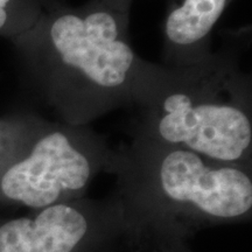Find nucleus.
Instances as JSON below:
<instances>
[{"label":"nucleus","mask_w":252,"mask_h":252,"mask_svg":"<svg viewBox=\"0 0 252 252\" xmlns=\"http://www.w3.org/2000/svg\"><path fill=\"white\" fill-rule=\"evenodd\" d=\"M134 106L137 139L231 165L250 156L251 77L234 49L180 67L153 63Z\"/></svg>","instance_id":"obj_1"},{"label":"nucleus","mask_w":252,"mask_h":252,"mask_svg":"<svg viewBox=\"0 0 252 252\" xmlns=\"http://www.w3.org/2000/svg\"><path fill=\"white\" fill-rule=\"evenodd\" d=\"M131 5L89 0L55 6L46 15L45 47L52 99L67 124L88 126L122 106L134 105L153 63L131 42Z\"/></svg>","instance_id":"obj_2"},{"label":"nucleus","mask_w":252,"mask_h":252,"mask_svg":"<svg viewBox=\"0 0 252 252\" xmlns=\"http://www.w3.org/2000/svg\"><path fill=\"white\" fill-rule=\"evenodd\" d=\"M102 147L88 126L50 125L28 154L6 169L0 190L8 200L46 208L83 190L94 174V153Z\"/></svg>","instance_id":"obj_3"},{"label":"nucleus","mask_w":252,"mask_h":252,"mask_svg":"<svg viewBox=\"0 0 252 252\" xmlns=\"http://www.w3.org/2000/svg\"><path fill=\"white\" fill-rule=\"evenodd\" d=\"M144 143L157 156L153 178L169 202L216 219H236L250 212L251 176L239 165L214 161L180 147Z\"/></svg>","instance_id":"obj_4"},{"label":"nucleus","mask_w":252,"mask_h":252,"mask_svg":"<svg viewBox=\"0 0 252 252\" xmlns=\"http://www.w3.org/2000/svg\"><path fill=\"white\" fill-rule=\"evenodd\" d=\"M88 228L80 209L55 203L33 219L20 217L0 225V252H72Z\"/></svg>","instance_id":"obj_5"},{"label":"nucleus","mask_w":252,"mask_h":252,"mask_svg":"<svg viewBox=\"0 0 252 252\" xmlns=\"http://www.w3.org/2000/svg\"><path fill=\"white\" fill-rule=\"evenodd\" d=\"M232 0H174L163 23V65L180 67L212 54L214 27Z\"/></svg>","instance_id":"obj_6"},{"label":"nucleus","mask_w":252,"mask_h":252,"mask_svg":"<svg viewBox=\"0 0 252 252\" xmlns=\"http://www.w3.org/2000/svg\"><path fill=\"white\" fill-rule=\"evenodd\" d=\"M24 0H0V31L7 26L12 17L13 11L23 4Z\"/></svg>","instance_id":"obj_7"},{"label":"nucleus","mask_w":252,"mask_h":252,"mask_svg":"<svg viewBox=\"0 0 252 252\" xmlns=\"http://www.w3.org/2000/svg\"><path fill=\"white\" fill-rule=\"evenodd\" d=\"M122 1H125V2H128V4H132V1H133V0H122Z\"/></svg>","instance_id":"obj_8"}]
</instances>
